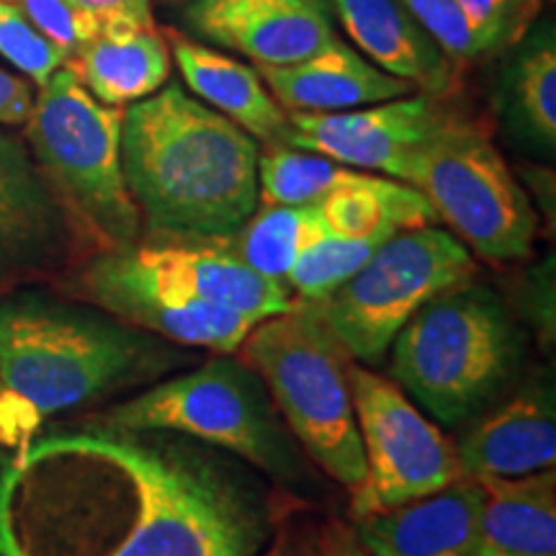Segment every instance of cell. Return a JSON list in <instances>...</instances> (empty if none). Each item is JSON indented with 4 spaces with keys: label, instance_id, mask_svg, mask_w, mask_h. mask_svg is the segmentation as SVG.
<instances>
[{
    "label": "cell",
    "instance_id": "1",
    "mask_svg": "<svg viewBox=\"0 0 556 556\" xmlns=\"http://www.w3.org/2000/svg\"><path fill=\"white\" fill-rule=\"evenodd\" d=\"M268 516L206 458L101 428L0 464V556H258Z\"/></svg>",
    "mask_w": 556,
    "mask_h": 556
},
{
    "label": "cell",
    "instance_id": "2",
    "mask_svg": "<svg viewBox=\"0 0 556 556\" xmlns=\"http://www.w3.org/2000/svg\"><path fill=\"white\" fill-rule=\"evenodd\" d=\"M258 142L180 86L124 109L122 163L148 240H225L258 208Z\"/></svg>",
    "mask_w": 556,
    "mask_h": 556
},
{
    "label": "cell",
    "instance_id": "3",
    "mask_svg": "<svg viewBox=\"0 0 556 556\" xmlns=\"http://www.w3.org/2000/svg\"><path fill=\"white\" fill-rule=\"evenodd\" d=\"M238 353L312 462L353 495L366 477L351 389L356 361L312 302L294 296L287 312L253 325Z\"/></svg>",
    "mask_w": 556,
    "mask_h": 556
},
{
    "label": "cell",
    "instance_id": "4",
    "mask_svg": "<svg viewBox=\"0 0 556 556\" xmlns=\"http://www.w3.org/2000/svg\"><path fill=\"white\" fill-rule=\"evenodd\" d=\"M122 119L124 109L96 101L60 67L37 88L24 124L26 148L60 212L101 250L135 245L142 229L124 176Z\"/></svg>",
    "mask_w": 556,
    "mask_h": 556
},
{
    "label": "cell",
    "instance_id": "5",
    "mask_svg": "<svg viewBox=\"0 0 556 556\" xmlns=\"http://www.w3.org/2000/svg\"><path fill=\"white\" fill-rule=\"evenodd\" d=\"M389 348L392 381L441 426L469 420L518 361V336L505 307L471 278L417 309Z\"/></svg>",
    "mask_w": 556,
    "mask_h": 556
},
{
    "label": "cell",
    "instance_id": "6",
    "mask_svg": "<svg viewBox=\"0 0 556 556\" xmlns=\"http://www.w3.org/2000/svg\"><path fill=\"white\" fill-rule=\"evenodd\" d=\"M150 345L124 325L39 294L0 302V381L41 420L127 381Z\"/></svg>",
    "mask_w": 556,
    "mask_h": 556
},
{
    "label": "cell",
    "instance_id": "7",
    "mask_svg": "<svg viewBox=\"0 0 556 556\" xmlns=\"http://www.w3.org/2000/svg\"><path fill=\"white\" fill-rule=\"evenodd\" d=\"M475 270L467 245L448 229H402L312 307L353 361L379 364L417 309L441 291L475 278Z\"/></svg>",
    "mask_w": 556,
    "mask_h": 556
},
{
    "label": "cell",
    "instance_id": "8",
    "mask_svg": "<svg viewBox=\"0 0 556 556\" xmlns=\"http://www.w3.org/2000/svg\"><path fill=\"white\" fill-rule=\"evenodd\" d=\"M409 186L482 261L505 266L531 255L536 212L505 157L479 129L456 119L443 124L417 155Z\"/></svg>",
    "mask_w": 556,
    "mask_h": 556
},
{
    "label": "cell",
    "instance_id": "9",
    "mask_svg": "<svg viewBox=\"0 0 556 556\" xmlns=\"http://www.w3.org/2000/svg\"><path fill=\"white\" fill-rule=\"evenodd\" d=\"M103 428L127 433H178L212 443L270 475L291 469V451L278 428L258 377L232 358L204 366L111 407Z\"/></svg>",
    "mask_w": 556,
    "mask_h": 556
},
{
    "label": "cell",
    "instance_id": "10",
    "mask_svg": "<svg viewBox=\"0 0 556 556\" xmlns=\"http://www.w3.org/2000/svg\"><path fill=\"white\" fill-rule=\"evenodd\" d=\"M353 407L366 458L351 518L405 505L464 477L454 443L392 379L353 364Z\"/></svg>",
    "mask_w": 556,
    "mask_h": 556
},
{
    "label": "cell",
    "instance_id": "11",
    "mask_svg": "<svg viewBox=\"0 0 556 556\" xmlns=\"http://www.w3.org/2000/svg\"><path fill=\"white\" fill-rule=\"evenodd\" d=\"M287 114V148L319 152L348 168L374 170L405 184L428 139L451 119L441 101L428 93H407L332 114Z\"/></svg>",
    "mask_w": 556,
    "mask_h": 556
},
{
    "label": "cell",
    "instance_id": "12",
    "mask_svg": "<svg viewBox=\"0 0 556 556\" xmlns=\"http://www.w3.org/2000/svg\"><path fill=\"white\" fill-rule=\"evenodd\" d=\"M75 291L124 325L222 356L238 353L253 328L235 312L189 299L144 276L124 248L101 250L90 258L75 274Z\"/></svg>",
    "mask_w": 556,
    "mask_h": 556
},
{
    "label": "cell",
    "instance_id": "13",
    "mask_svg": "<svg viewBox=\"0 0 556 556\" xmlns=\"http://www.w3.org/2000/svg\"><path fill=\"white\" fill-rule=\"evenodd\" d=\"M184 18L201 39L255 67L296 65L340 39L328 0H193Z\"/></svg>",
    "mask_w": 556,
    "mask_h": 556
},
{
    "label": "cell",
    "instance_id": "14",
    "mask_svg": "<svg viewBox=\"0 0 556 556\" xmlns=\"http://www.w3.org/2000/svg\"><path fill=\"white\" fill-rule=\"evenodd\" d=\"M124 250L144 276L189 299L235 312L250 325L281 315L294 302L289 283L253 270L222 240H137Z\"/></svg>",
    "mask_w": 556,
    "mask_h": 556
},
{
    "label": "cell",
    "instance_id": "15",
    "mask_svg": "<svg viewBox=\"0 0 556 556\" xmlns=\"http://www.w3.org/2000/svg\"><path fill=\"white\" fill-rule=\"evenodd\" d=\"M482 486L458 477L443 490L353 520L374 556H479Z\"/></svg>",
    "mask_w": 556,
    "mask_h": 556
},
{
    "label": "cell",
    "instance_id": "16",
    "mask_svg": "<svg viewBox=\"0 0 556 556\" xmlns=\"http://www.w3.org/2000/svg\"><path fill=\"white\" fill-rule=\"evenodd\" d=\"M328 5L368 62L435 99L454 90V60L430 39L402 0H328Z\"/></svg>",
    "mask_w": 556,
    "mask_h": 556
},
{
    "label": "cell",
    "instance_id": "17",
    "mask_svg": "<svg viewBox=\"0 0 556 556\" xmlns=\"http://www.w3.org/2000/svg\"><path fill=\"white\" fill-rule=\"evenodd\" d=\"M165 39L180 78L199 101L245 129L255 142L287 148L289 114L266 88L258 70L180 31H168Z\"/></svg>",
    "mask_w": 556,
    "mask_h": 556
},
{
    "label": "cell",
    "instance_id": "18",
    "mask_svg": "<svg viewBox=\"0 0 556 556\" xmlns=\"http://www.w3.org/2000/svg\"><path fill=\"white\" fill-rule=\"evenodd\" d=\"M283 111L332 114L413 93V86L368 62L345 41L283 67H255Z\"/></svg>",
    "mask_w": 556,
    "mask_h": 556
},
{
    "label": "cell",
    "instance_id": "19",
    "mask_svg": "<svg viewBox=\"0 0 556 556\" xmlns=\"http://www.w3.org/2000/svg\"><path fill=\"white\" fill-rule=\"evenodd\" d=\"M170 47L155 26H101L65 67L96 101L114 109L150 99L170 78Z\"/></svg>",
    "mask_w": 556,
    "mask_h": 556
},
{
    "label": "cell",
    "instance_id": "20",
    "mask_svg": "<svg viewBox=\"0 0 556 556\" xmlns=\"http://www.w3.org/2000/svg\"><path fill=\"white\" fill-rule=\"evenodd\" d=\"M467 477H523L554 469L556 417L544 389H528L479 420L456 446Z\"/></svg>",
    "mask_w": 556,
    "mask_h": 556
},
{
    "label": "cell",
    "instance_id": "21",
    "mask_svg": "<svg viewBox=\"0 0 556 556\" xmlns=\"http://www.w3.org/2000/svg\"><path fill=\"white\" fill-rule=\"evenodd\" d=\"M60 232V206L24 139L0 124V274L50 255Z\"/></svg>",
    "mask_w": 556,
    "mask_h": 556
},
{
    "label": "cell",
    "instance_id": "22",
    "mask_svg": "<svg viewBox=\"0 0 556 556\" xmlns=\"http://www.w3.org/2000/svg\"><path fill=\"white\" fill-rule=\"evenodd\" d=\"M479 556H556L554 469L479 477Z\"/></svg>",
    "mask_w": 556,
    "mask_h": 556
},
{
    "label": "cell",
    "instance_id": "23",
    "mask_svg": "<svg viewBox=\"0 0 556 556\" xmlns=\"http://www.w3.org/2000/svg\"><path fill=\"white\" fill-rule=\"evenodd\" d=\"M500 111L528 148L552 155L556 148V31L544 18L510 47L500 80Z\"/></svg>",
    "mask_w": 556,
    "mask_h": 556
},
{
    "label": "cell",
    "instance_id": "24",
    "mask_svg": "<svg viewBox=\"0 0 556 556\" xmlns=\"http://www.w3.org/2000/svg\"><path fill=\"white\" fill-rule=\"evenodd\" d=\"M317 206L328 232L340 238L394 235L438 222L433 206L415 186L364 170H356L351 180L325 193Z\"/></svg>",
    "mask_w": 556,
    "mask_h": 556
},
{
    "label": "cell",
    "instance_id": "25",
    "mask_svg": "<svg viewBox=\"0 0 556 556\" xmlns=\"http://www.w3.org/2000/svg\"><path fill=\"white\" fill-rule=\"evenodd\" d=\"M325 235L330 232L317 204H258L245 225L222 242L253 270L287 283L299 255Z\"/></svg>",
    "mask_w": 556,
    "mask_h": 556
},
{
    "label": "cell",
    "instance_id": "26",
    "mask_svg": "<svg viewBox=\"0 0 556 556\" xmlns=\"http://www.w3.org/2000/svg\"><path fill=\"white\" fill-rule=\"evenodd\" d=\"M356 176L319 152L296 148H266L258 157V204H317L345 180Z\"/></svg>",
    "mask_w": 556,
    "mask_h": 556
},
{
    "label": "cell",
    "instance_id": "27",
    "mask_svg": "<svg viewBox=\"0 0 556 556\" xmlns=\"http://www.w3.org/2000/svg\"><path fill=\"white\" fill-rule=\"evenodd\" d=\"M397 235V232H394ZM392 235H368V238H340L325 235L299 255V261L287 276L291 291L304 302H317L328 296L332 289L348 281L364 263L371 258L374 250Z\"/></svg>",
    "mask_w": 556,
    "mask_h": 556
},
{
    "label": "cell",
    "instance_id": "28",
    "mask_svg": "<svg viewBox=\"0 0 556 556\" xmlns=\"http://www.w3.org/2000/svg\"><path fill=\"white\" fill-rule=\"evenodd\" d=\"M402 3L454 62H475L505 52V47L490 31L477 26L456 0H402Z\"/></svg>",
    "mask_w": 556,
    "mask_h": 556
},
{
    "label": "cell",
    "instance_id": "29",
    "mask_svg": "<svg viewBox=\"0 0 556 556\" xmlns=\"http://www.w3.org/2000/svg\"><path fill=\"white\" fill-rule=\"evenodd\" d=\"M0 58L11 62L26 80L39 88L60 67H65L67 54L34 29V24L16 3L0 0Z\"/></svg>",
    "mask_w": 556,
    "mask_h": 556
},
{
    "label": "cell",
    "instance_id": "30",
    "mask_svg": "<svg viewBox=\"0 0 556 556\" xmlns=\"http://www.w3.org/2000/svg\"><path fill=\"white\" fill-rule=\"evenodd\" d=\"M24 16L31 21L34 29L45 34L52 45H58L62 52L70 54L75 47L93 37L101 29L99 21L80 11L70 0H13Z\"/></svg>",
    "mask_w": 556,
    "mask_h": 556
},
{
    "label": "cell",
    "instance_id": "31",
    "mask_svg": "<svg viewBox=\"0 0 556 556\" xmlns=\"http://www.w3.org/2000/svg\"><path fill=\"white\" fill-rule=\"evenodd\" d=\"M456 3L477 26L490 31L507 52L531 29L544 0H456Z\"/></svg>",
    "mask_w": 556,
    "mask_h": 556
},
{
    "label": "cell",
    "instance_id": "32",
    "mask_svg": "<svg viewBox=\"0 0 556 556\" xmlns=\"http://www.w3.org/2000/svg\"><path fill=\"white\" fill-rule=\"evenodd\" d=\"M39 422L41 417L0 381V446L21 448L31 441Z\"/></svg>",
    "mask_w": 556,
    "mask_h": 556
},
{
    "label": "cell",
    "instance_id": "33",
    "mask_svg": "<svg viewBox=\"0 0 556 556\" xmlns=\"http://www.w3.org/2000/svg\"><path fill=\"white\" fill-rule=\"evenodd\" d=\"M99 26H155L152 0H70Z\"/></svg>",
    "mask_w": 556,
    "mask_h": 556
},
{
    "label": "cell",
    "instance_id": "34",
    "mask_svg": "<svg viewBox=\"0 0 556 556\" xmlns=\"http://www.w3.org/2000/svg\"><path fill=\"white\" fill-rule=\"evenodd\" d=\"M34 83L21 73L0 65V124L3 127H24L34 106Z\"/></svg>",
    "mask_w": 556,
    "mask_h": 556
},
{
    "label": "cell",
    "instance_id": "35",
    "mask_svg": "<svg viewBox=\"0 0 556 556\" xmlns=\"http://www.w3.org/2000/svg\"><path fill=\"white\" fill-rule=\"evenodd\" d=\"M263 556H319V526H312L307 520H289Z\"/></svg>",
    "mask_w": 556,
    "mask_h": 556
},
{
    "label": "cell",
    "instance_id": "36",
    "mask_svg": "<svg viewBox=\"0 0 556 556\" xmlns=\"http://www.w3.org/2000/svg\"><path fill=\"white\" fill-rule=\"evenodd\" d=\"M319 556H374L361 544L353 526L330 520L319 528Z\"/></svg>",
    "mask_w": 556,
    "mask_h": 556
},
{
    "label": "cell",
    "instance_id": "37",
    "mask_svg": "<svg viewBox=\"0 0 556 556\" xmlns=\"http://www.w3.org/2000/svg\"><path fill=\"white\" fill-rule=\"evenodd\" d=\"M11 3H13V0H11Z\"/></svg>",
    "mask_w": 556,
    "mask_h": 556
}]
</instances>
